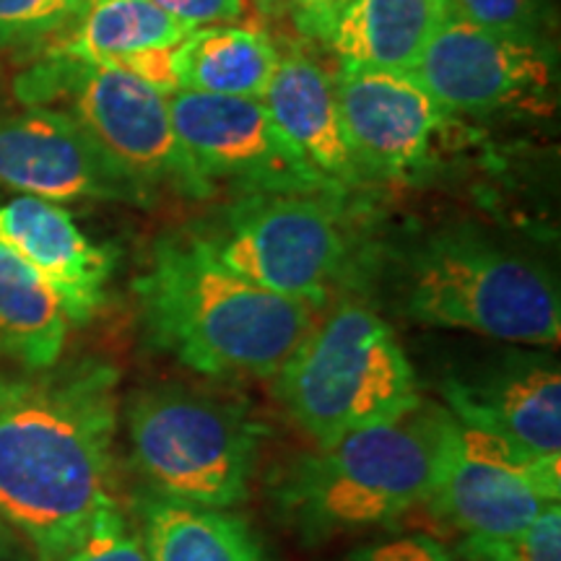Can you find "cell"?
<instances>
[{
	"instance_id": "cell-32",
	"label": "cell",
	"mask_w": 561,
	"mask_h": 561,
	"mask_svg": "<svg viewBox=\"0 0 561 561\" xmlns=\"http://www.w3.org/2000/svg\"><path fill=\"white\" fill-rule=\"evenodd\" d=\"M0 561H30V559L13 557V551H5V553H0ZM37 561H39V559H37Z\"/></svg>"
},
{
	"instance_id": "cell-13",
	"label": "cell",
	"mask_w": 561,
	"mask_h": 561,
	"mask_svg": "<svg viewBox=\"0 0 561 561\" xmlns=\"http://www.w3.org/2000/svg\"><path fill=\"white\" fill-rule=\"evenodd\" d=\"M0 185L53 203L112 201L146 208L157 201L73 117L53 107L0 115Z\"/></svg>"
},
{
	"instance_id": "cell-6",
	"label": "cell",
	"mask_w": 561,
	"mask_h": 561,
	"mask_svg": "<svg viewBox=\"0 0 561 561\" xmlns=\"http://www.w3.org/2000/svg\"><path fill=\"white\" fill-rule=\"evenodd\" d=\"M276 396L318 447L392 424L424 403L398 333L351 297L335 301L294 348L276 375Z\"/></svg>"
},
{
	"instance_id": "cell-30",
	"label": "cell",
	"mask_w": 561,
	"mask_h": 561,
	"mask_svg": "<svg viewBox=\"0 0 561 561\" xmlns=\"http://www.w3.org/2000/svg\"><path fill=\"white\" fill-rule=\"evenodd\" d=\"M5 551H13V536H11V528L3 523V517H0V553Z\"/></svg>"
},
{
	"instance_id": "cell-15",
	"label": "cell",
	"mask_w": 561,
	"mask_h": 561,
	"mask_svg": "<svg viewBox=\"0 0 561 561\" xmlns=\"http://www.w3.org/2000/svg\"><path fill=\"white\" fill-rule=\"evenodd\" d=\"M0 244L21 257L58 297L68 322H89L107 301L115 257L91 242L66 208L19 195L0 206Z\"/></svg>"
},
{
	"instance_id": "cell-11",
	"label": "cell",
	"mask_w": 561,
	"mask_h": 561,
	"mask_svg": "<svg viewBox=\"0 0 561 561\" xmlns=\"http://www.w3.org/2000/svg\"><path fill=\"white\" fill-rule=\"evenodd\" d=\"M182 149L208 185L242 193H341L307 164L261 100L178 91L170 96Z\"/></svg>"
},
{
	"instance_id": "cell-17",
	"label": "cell",
	"mask_w": 561,
	"mask_h": 561,
	"mask_svg": "<svg viewBox=\"0 0 561 561\" xmlns=\"http://www.w3.org/2000/svg\"><path fill=\"white\" fill-rule=\"evenodd\" d=\"M450 16L453 0H354L325 45L341 68L411 70Z\"/></svg>"
},
{
	"instance_id": "cell-5",
	"label": "cell",
	"mask_w": 561,
	"mask_h": 561,
	"mask_svg": "<svg viewBox=\"0 0 561 561\" xmlns=\"http://www.w3.org/2000/svg\"><path fill=\"white\" fill-rule=\"evenodd\" d=\"M396 297L419 325L523 346L561 339V297L549 271L473 227H445L411 244L398 261Z\"/></svg>"
},
{
	"instance_id": "cell-24",
	"label": "cell",
	"mask_w": 561,
	"mask_h": 561,
	"mask_svg": "<svg viewBox=\"0 0 561 561\" xmlns=\"http://www.w3.org/2000/svg\"><path fill=\"white\" fill-rule=\"evenodd\" d=\"M60 561H149V557L140 530L133 528L115 500H107Z\"/></svg>"
},
{
	"instance_id": "cell-1",
	"label": "cell",
	"mask_w": 561,
	"mask_h": 561,
	"mask_svg": "<svg viewBox=\"0 0 561 561\" xmlns=\"http://www.w3.org/2000/svg\"><path fill=\"white\" fill-rule=\"evenodd\" d=\"M117 382L100 359L0 377V517L39 561H60L112 500Z\"/></svg>"
},
{
	"instance_id": "cell-14",
	"label": "cell",
	"mask_w": 561,
	"mask_h": 561,
	"mask_svg": "<svg viewBox=\"0 0 561 561\" xmlns=\"http://www.w3.org/2000/svg\"><path fill=\"white\" fill-rule=\"evenodd\" d=\"M445 409L462 424L541 455H561V375L546 356L507 354L442 382Z\"/></svg>"
},
{
	"instance_id": "cell-18",
	"label": "cell",
	"mask_w": 561,
	"mask_h": 561,
	"mask_svg": "<svg viewBox=\"0 0 561 561\" xmlns=\"http://www.w3.org/2000/svg\"><path fill=\"white\" fill-rule=\"evenodd\" d=\"M278 55L268 34L257 30L201 26L178 45L182 89L263 102Z\"/></svg>"
},
{
	"instance_id": "cell-8",
	"label": "cell",
	"mask_w": 561,
	"mask_h": 561,
	"mask_svg": "<svg viewBox=\"0 0 561 561\" xmlns=\"http://www.w3.org/2000/svg\"><path fill=\"white\" fill-rule=\"evenodd\" d=\"M13 94L24 107H53L73 117L153 195L159 187L195 201L214 195V185L203 180L182 149L170 100L115 62L42 55L16 76Z\"/></svg>"
},
{
	"instance_id": "cell-29",
	"label": "cell",
	"mask_w": 561,
	"mask_h": 561,
	"mask_svg": "<svg viewBox=\"0 0 561 561\" xmlns=\"http://www.w3.org/2000/svg\"><path fill=\"white\" fill-rule=\"evenodd\" d=\"M354 0H278V9L289 13L291 24L301 37L322 42L333 32L335 21Z\"/></svg>"
},
{
	"instance_id": "cell-28",
	"label": "cell",
	"mask_w": 561,
	"mask_h": 561,
	"mask_svg": "<svg viewBox=\"0 0 561 561\" xmlns=\"http://www.w3.org/2000/svg\"><path fill=\"white\" fill-rule=\"evenodd\" d=\"M151 3L191 30L231 24L248 13V0H151Z\"/></svg>"
},
{
	"instance_id": "cell-20",
	"label": "cell",
	"mask_w": 561,
	"mask_h": 561,
	"mask_svg": "<svg viewBox=\"0 0 561 561\" xmlns=\"http://www.w3.org/2000/svg\"><path fill=\"white\" fill-rule=\"evenodd\" d=\"M193 30L167 16L151 0H89L45 55L110 62L149 47L180 45Z\"/></svg>"
},
{
	"instance_id": "cell-2",
	"label": "cell",
	"mask_w": 561,
	"mask_h": 561,
	"mask_svg": "<svg viewBox=\"0 0 561 561\" xmlns=\"http://www.w3.org/2000/svg\"><path fill=\"white\" fill-rule=\"evenodd\" d=\"M136 294L151 341L206 377H276L320 312L229 271L195 231L153 244Z\"/></svg>"
},
{
	"instance_id": "cell-9",
	"label": "cell",
	"mask_w": 561,
	"mask_h": 561,
	"mask_svg": "<svg viewBox=\"0 0 561 561\" xmlns=\"http://www.w3.org/2000/svg\"><path fill=\"white\" fill-rule=\"evenodd\" d=\"M426 502L462 538L510 536L561 507V455L533 453L447 411Z\"/></svg>"
},
{
	"instance_id": "cell-25",
	"label": "cell",
	"mask_w": 561,
	"mask_h": 561,
	"mask_svg": "<svg viewBox=\"0 0 561 561\" xmlns=\"http://www.w3.org/2000/svg\"><path fill=\"white\" fill-rule=\"evenodd\" d=\"M87 3L89 0H0V45L58 34Z\"/></svg>"
},
{
	"instance_id": "cell-19",
	"label": "cell",
	"mask_w": 561,
	"mask_h": 561,
	"mask_svg": "<svg viewBox=\"0 0 561 561\" xmlns=\"http://www.w3.org/2000/svg\"><path fill=\"white\" fill-rule=\"evenodd\" d=\"M140 536L149 561H273L255 530L231 510L153 496L144 507Z\"/></svg>"
},
{
	"instance_id": "cell-27",
	"label": "cell",
	"mask_w": 561,
	"mask_h": 561,
	"mask_svg": "<svg viewBox=\"0 0 561 561\" xmlns=\"http://www.w3.org/2000/svg\"><path fill=\"white\" fill-rule=\"evenodd\" d=\"M346 561H458V557L426 533H405L356 549Z\"/></svg>"
},
{
	"instance_id": "cell-26",
	"label": "cell",
	"mask_w": 561,
	"mask_h": 561,
	"mask_svg": "<svg viewBox=\"0 0 561 561\" xmlns=\"http://www.w3.org/2000/svg\"><path fill=\"white\" fill-rule=\"evenodd\" d=\"M115 66L128 70L130 76H136L140 83L159 91L161 96H170L182 91L180 81V66H178V45L172 47H149V50H138L125 55V58L110 60Z\"/></svg>"
},
{
	"instance_id": "cell-16",
	"label": "cell",
	"mask_w": 561,
	"mask_h": 561,
	"mask_svg": "<svg viewBox=\"0 0 561 561\" xmlns=\"http://www.w3.org/2000/svg\"><path fill=\"white\" fill-rule=\"evenodd\" d=\"M263 104L322 180L341 193L362 191L364 180L351 157L335 87L325 68L301 50L278 55Z\"/></svg>"
},
{
	"instance_id": "cell-4",
	"label": "cell",
	"mask_w": 561,
	"mask_h": 561,
	"mask_svg": "<svg viewBox=\"0 0 561 561\" xmlns=\"http://www.w3.org/2000/svg\"><path fill=\"white\" fill-rule=\"evenodd\" d=\"M348 195L242 193L193 231L229 271L322 310L377 265L362 208Z\"/></svg>"
},
{
	"instance_id": "cell-23",
	"label": "cell",
	"mask_w": 561,
	"mask_h": 561,
	"mask_svg": "<svg viewBox=\"0 0 561 561\" xmlns=\"http://www.w3.org/2000/svg\"><path fill=\"white\" fill-rule=\"evenodd\" d=\"M453 13L481 30L551 42L553 0H453Z\"/></svg>"
},
{
	"instance_id": "cell-7",
	"label": "cell",
	"mask_w": 561,
	"mask_h": 561,
	"mask_svg": "<svg viewBox=\"0 0 561 561\" xmlns=\"http://www.w3.org/2000/svg\"><path fill=\"white\" fill-rule=\"evenodd\" d=\"M133 462L161 500L234 510L248 500L265 426L248 403L180 385L128 405Z\"/></svg>"
},
{
	"instance_id": "cell-21",
	"label": "cell",
	"mask_w": 561,
	"mask_h": 561,
	"mask_svg": "<svg viewBox=\"0 0 561 561\" xmlns=\"http://www.w3.org/2000/svg\"><path fill=\"white\" fill-rule=\"evenodd\" d=\"M68 318L50 286L0 244V356L26 369L58 364Z\"/></svg>"
},
{
	"instance_id": "cell-31",
	"label": "cell",
	"mask_w": 561,
	"mask_h": 561,
	"mask_svg": "<svg viewBox=\"0 0 561 561\" xmlns=\"http://www.w3.org/2000/svg\"><path fill=\"white\" fill-rule=\"evenodd\" d=\"M255 3L261 5L263 11H268V13H273V11L278 9V0H255Z\"/></svg>"
},
{
	"instance_id": "cell-10",
	"label": "cell",
	"mask_w": 561,
	"mask_h": 561,
	"mask_svg": "<svg viewBox=\"0 0 561 561\" xmlns=\"http://www.w3.org/2000/svg\"><path fill=\"white\" fill-rule=\"evenodd\" d=\"M411 70L453 115H549L557 91V47L481 30L453 13Z\"/></svg>"
},
{
	"instance_id": "cell-22",
	"label": "cell",
	"mask_w": 561,
	"mask_h": 561,
	"mask_svg": "<svg viewBox=\"0 0 561 561\" xmlns=\"http://www.w3.org/2000/svg\"><path fill=\"white\" fill-rule=\"evenodd\" d=\"M458 561H561V507L528 528L496 538H462Z\"/></svg>"
},
{
	"instance_id": "cell-12",
	"label": "cell",
	"mask_w": 561,
	"mask_h": 561,
	"mask_svg": "<svg viewBox=\"0 0 561 561\" xmlns=\"http://www.w3.org/2000/svg\"><path fill=\"white\" fill-rule=\"evenodd\" d=\"M343 130L364 185L413 182L432 167L453 112L403 68H341L333 79Z\"/></svg>"
},
{
	"instance_id": "cell-3",
	"label": "cell",
	"mask_w": 561,
	"mask_h": 561,
	"mask_svg": "<svg viewBox=\"0 0 561 561\" xmlns=\"http://www.w3.org/2000/svg\"><path fill=\"white\" fill-rule=\"evenodd\" d=\"M447 411L421 403L392 424L314 447L271 479L278 520L307 543L380 528L426 504Z\"/></svg>"
}]
</instances>
